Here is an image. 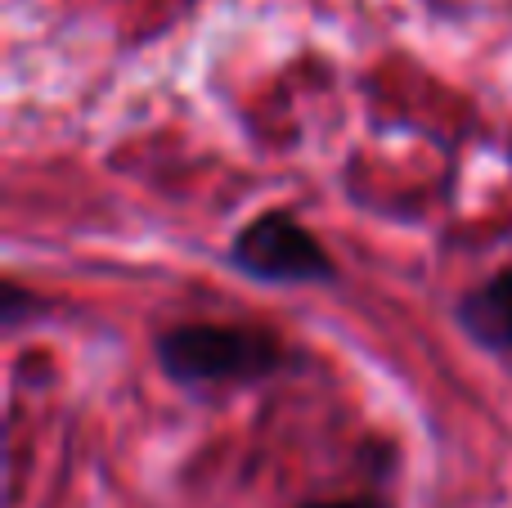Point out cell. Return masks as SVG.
I'll return each mask as SVG.
<instances>
[{"label":"cell","mask_w":512,"mask_h":508,"mask_svg":"<svg viewBox=\"0 0 512 508\" xmlns=\"http://www.w3.org/2000/svg\"><path fill=\"white\" fill-rule=\"evenodd\" d=\"M454 324L490 356H512V266L495 270L486 284L463 293L454 306Z\"/></svg>","instance_id":"3"},{"label":"cell","mask_w":512,"mask_h":508,"mask_svg":"<svg viewBox=\"0 0 512 508\" xmlns=\"http://www.w3.org/2000/svg\"><path fill=\"white\" fill-rule=\"evenodd\" d=\"M162 374L194 396L252 387L288 369V342L261 324H171L153 338Z\"/></svg>","instance_id":"1"},{"label":"cell","mask_w":512,"mask_h":508,"mask_svg":"<svg viewBox=\"0 0 512 508\" xmlns=\"http://www.w3.org/2000/svg\"><path fill=\"white\" fill-rule=\"evenodd\" d=\"M297 508H391L382 495H333V500H306Z\"/></svg>","instance_id":"5"},{"label":"cell","mask_w":512,"mask_h":508,"mask_svg":"<svg viewBox=\"0 0 512 508\" xmlns=\"http://www.w3.org/2000/svg\"><path fill=\"white\" fill-rule=\"evenodd\" d=\"M230 270H239L252 284L270 288H324L337 284V266L328 248L283 207L256 212L248 225L230 239L225 252Z\"/></svg>","instance_id":"2"},{"label":"cell","mask_w":512,"mask_h":508,"mask_svg":"<svg viewBox=\"0 0 512 508\" xmlns=\"http://www.w3.org/2000/svg\"><path fill=\"white\" fill-rule=\"evenodd\" d=\"M45 311V302L32 293V288H23L18 279H9L5 284V293H0V324H5L9 333L14 329H23L32 315H41Z\"/></svg>","instance_id":"4"}]
</instances>
